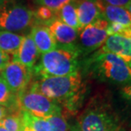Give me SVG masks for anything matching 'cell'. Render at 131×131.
<instances>
[{"label":"cell","instance_id":"9","mask_svg":"<svg viewBox=\"0 0 131 131\" xmlns=\"http://www.w3.org/2000/svg\"><path fill=\"white\" fill-rule=\"evenodd\" d=\"M47 26L53 36L57 47L78 49L76 46L78 35H79L78 30L69 26L58 18L50 22Z\"/></svg>","mask_w":131,"mask_h":131},{"label":"cell","instance_id":"7","mask_svg":"<svg viewBox=\"0 0 131 131\" xmlns=\"http://www.w3.org/2000/svg\"><path fill=\"white\" fill-rule=\"evenodd\" d=\"M108 26L109 22L103 18H100L79 30L76 46L80 55L87 56L101 48L108 37Z\"/></svg>","mask_w":131,"mask_h":131},{"label":"cell","instance_id":"14","mask_svg":"<svg viewBox=\"0 0 131 131\" xmlns=\"http://www.w3.org/2000/svg\"><path fill=\"white\" fill-rule=\"evenodd\" d=\"M102 18L109 23L118 24L122 26L131 25V14L125 8L112 6L102 1Z\"/></svg>","mask_w":131,"mask_h":131},{"label":"cell","instance_id":"6","mask_svg":"<svg viewBox=\"0 0 131 131\" xmlns=\"http://www.w3.org/2000/svg\"><path fill=\"white\" fill-rule=\"evenodd\" d=\"M18 107L22 112L43 118L63 113V108L58 102L30 87L18 96Z\"/></svg>","mask_w":131,"mask_h":131},{"label":"cell","instance_id":"29","mask_svg":"<svg viewBox=\"0 0 131 131\" xmlns=\"http://www.w3.org/2000/svg\"><path fill=\"white\" fill-rule=\"evenodd\" d=\"M125 9H126L128 11H129V12L131 14V0H130V1H129V4H127V6L126 7H125Z\"/></svg>","mask_w":131,"mask_h":131},{"label":"cell","instance_id":"19","mask_svg":"<svg viewBox=\"0 0 131 131\" xmlns=\"http://www.w3.org/2000/svg\"><path fill=\"white\" fill-rule=\"evenodd\" d=\"M57 18V13L45 6H39L34 10L35 24L47 26L50 22Z\"/></svg>","mask_w":131,"mask_h":131},{"label":"cell","instance_id":"26","mask_svg":"<svg viewBox=\"0 0 131 131\" xmlns=\"http://www.w3.org/2000/svg\"><path fill=\"white\" fill-rule=\"evenodd\" d=\"M9 113H11L9 109H8L7 107L0 106V121H1L3 118H4L7 115H9Z\"/></svg>","mask_w":131,"mask_h":131},{"label":"cell","instance_id":"20","mask_svg":"<svg viewBox=\"0 0 131 131\" xmlns=\"http://www.w3.org/2000/svg\"><path fill=\"white\" fill-rule=\"evenodd\" d=\"M22 113L29 122L32 131H50V124L47 118H38L26 112H22Z\"/></svg>","mask_w":131,"mask_h":131},{"label":"cell","instance_id":"16","mask_svg":"<svg viewBox=\"0 0 131 131\" xmlns=\"http://www.w3.org/2000/svg\"><path fill=\"white\" fill-rule=\"evenodd\" d=\"M57 18L69 26L80 30V25L77 15V1L68 3L57 12Z\"/></svg>","mask_w":131,"mask_h":131},{"label":"cell","instance_id":"28","mask_svg":"<svg viewBox=\"0 0 131 131\" xmlns=\"http://www.w3.org/2000/svg\"><path fill=\"white\" fill-rule=\"evenodd\" d=\"M68 131H80V129L78 124H75L73 126H69Z\"/></svg>","mask_w":131,"mask_h":131},{"label":"cell","instance_id":"32","mask_svg":"<svg viewBox=\"0 0 131 131\" xmlns=\"http://www.w3.org/2000/svg\"><path fill=\"white\" fill-rule=\"evenodd\" d=\"M2 77V75H1V70H0V78Z\"/></svg>","mask_w":131,"mask_h":131},{"label":"cell","instance_id":"27","mask_svg":"<svg viewBox=\"0 0 131 131\" xmlns=\"http://www.w3.org/2000/svg\"><path fill=\"white\" fill-rule=\"evenodd\" d=\"M22 117H23V125H22L21 131H32L31 127H30L29 122L27 121L26 118L23 116V113H22Z\"/></svg>","mask_w":131,"mask_h":131},{"label":"cell","instance_id":"31","mask_svg":"<svg viewBox=\"0 0 131 131\" xmlns=\"http://www.w3.org/2000/svg\"><path fill=\"white\" fill-rule=\"evenodd\" d=\"M6 1H8V0H0V8H1L2 5L4 4Z\"/></svg>","mask_w":131,"mask_h":131},{"label":"cell","instance_id":"18","mask_svg":"<svg viewBox=\"0 0 131 131\" xmlns=\"http://www.w3.org/2000/svg\"><path fill=\"white\" fill-rule=\"evenodd\" d=\"M0 124L8 131H21L23 125L22 111L17 110L9 113L0 121Z\"/></svg>","mask_w":131,"mask_h":131},{"label":"cell","instance_id":"30","mask_svg":"<svg viewBox=\"0 0 131 131\" xmlns=\"http://www.w3.org/2000/svg\"><path fill=\"white\" fill-rule=\"evenodd\" d=\"M0 131H8L4 127H3L1 124H0Z\"/></svg>","mask_w":131,"mask_h":131},{"label":"cell","instance_id":"3","mask_svg":"<svg viewBox=\"0 0 131 131\" xmlns=\"http://www.w3.org/2000/svg\"><path fill=\"white\" fill-rule=\"evenodd\" d=\"M80 52L77 48L56 47L41 54V61L33 69L38 79L49 77H62L80 71L79 58Z\"/></svg>","mask_w":131,"mask_h":131},{"label":"cell","instance_id":"13","mask_svg":"<svg viewBox=\"0 0 131 131\" xmlns=\"http://www.w3.org/2000/svg\"><path fill=\"white\" fill-rule=\"evenodd\" d=\"M30 35L41 54L48 52L57 47L53 36L47 26L35 24L31 27Z\"/></svg>","mask_w":131,"mask_h":131},{"label":"cell","instance_id":"8","mask_svg":"<svg viewBox=\"0 0 131 131\" xmlns=\"http://www.w3.org/2000/svg\"><path fill=\"white\" fill-rule=\"evenodd\" d=\"M1 75L11 92L19 96L31 83L33 70L17 61L11 60L1 70Z\"/></svg>","mask_w":131,"mask_h":131},{"label":"cell","instance_id":"10","mask_svg":"<svg viewBox=\"0 0 131 131\" xmlns=\"http://www.w3.org/2000/svg\"><path fill=\"white\" fill-rule=\"evenodd\" d=\"M100 50L117 55L131 67V37L109 36Z\"/></svg>","mask_w":131,"mask_h":131},{"label":"cell","instance_id":"4","mask_svg":"<svg viewBox=\"0 0 131 131\" xmlns=\"http://www.w3.org/2000/svg\"><path fill=\"white\" fill-rule=\"evenodd\" d=\"M34 25V10L16 0H8L0 8V30L17 33Z\"/></svg>","mask_w":131,"mask_h":131},{"label":"cell","instance_id":"11","mask_svg":"<svg viewBox=\"0 0 131 131\" xmlns=\"http://www.w3.org/2000/svg\"><path fill=\"white\" fill-rule=\"evenodd\" d=\"M80 30L102 18V0H76Z\"/></svg>","mask_w":131,"mask_h":131},{"label":"cell","instance_id":"22","mask_svg":"<svg viewBox=\"0 0 131 131\" xmlns=\"http://www.w3.org/2000/svg\"><path fill=\"white\" fill-rule=\"evenodd\" d=\"M73 0H35V3L40 6H45L57 13L63 5Z\"/></svg>","mask_w":131,"mask_h":131},{"label":"cell","instance_id":"17","mask_svg":"<svg viewBox=\"0 0 131 131\" xmlns=\"http://www.w3.org/2000/svg\"><path fill=\"white\" fill-rule=\"evenodd\" d=\"M0 106L7 107L11 113L19 110L18 96L11 92L10 89L2 77L0 78Z\"/></svg>","mask_w":131,"mask_h":131},{"label":"cell","instance_id":"15","mask_svg":"<svg viewBox=\"0 0 131 131\" xmlns=\"http://www.w3.org/2000/svg\"><path fill=\"white\" fill-rule=\"evenodd\" d=\"M24 36L7 30H0V49L3 52L14 57L17 53Z\"/></svg>","mask_w":131,"mask_h":131},{"label":"cell","instance_id":"23","mask_svg":"<svg viewBox=\"0 0 131 131\" xmlns=\"http://www.w3.org/2000/svg\"><path fill=\"white\" fill-rule=\"evenodd\" d=\"M120 95L122 98L131 106V84L122 86V88L120 89Z\"/></svg>","mask_w":131,"mask_h":131},{"label":"cell","instance_id":"21","mask_svg":"<svg viewBox=\"0 0 131 131\" xmlns=\"http://www.w3.org/2000/svg\"><path fill=\"white\" fill-rule=\"evenodd\" d=\"M50 124V131H68L69 125L63 113L47 118Z\"/></svg>","mask_w":131,"mask_h":131},{"label":"cell","instance_id":"2","mask_svg":"<svg viewBox=\"0 0 131 131\" xmlns=\"http://www.w3.org/2000/svg\"><path fill=\"white\" fill-rule=\"evenodd\" d=\"M85 70L100 80L112 84H131V67L111 52L97 50L85 61Z\"/></svg>","mask_w":131,"mask_h":131},{"label":"cell","instance_id":"1","mask_svg":"<svg viewBox=\"0 0 131 131\" xmlns=\"http://www.w3.org/2000/svg\"><path fill=\"white\" fill-rule=\"evenodd\" d=\"M29 87L53 100L69 112H74L80 105L85 91L80 71L67 76L37 79Z\"/></svg>","mask_w":131,"mask_h":131},{"label":"cell","instance_id":"25","mask_svg":"<svg viewBox=\"0 0 131 131\" xmlns=\"http://www.w3.org/2000/svg\"><path fill=\"white\" fill-rule=\"evenodd\" d=\"M10 61H11V57L9 55L5 53V52H4L0 49V70H2Z\"/></svg>","mask_w":131,"mask_h":131},{"label":"cell","instance_id":"5","mask_svg":"<svg viewBox=\"0 0 131 131\" xmlns=\"http://www.w3.org/2000/svg\"><path fill=\"white\" fill-rule=\"evenodd\" d=\"M80 131H123L118 119L107 106L92 104L80 115Z\"/></svg>","mask_w":131,"mask_h":131},{"label":"cell","instance_id":"12","mask_svg":"<svg viewBox=\"0 0 131 131\" xmlns=\"http://www.w3.org/2000/svg\"><path fill=\"white\" fill-rule=\"evenodd\" d=\"M39 57H40V52L29 34L24 37L17 53L13 57V60L17 61L33 70Z\"/></svg>","mask_w":131,"mask_h":131},{"label":"cell","instance_id":"24","mask_svg":"<svg viewBox=\"0 0 131 131\" xmlns=\"http://www.w3.org/2000/svg\"><path fill=\"white\" fill-rule=\"evenodd\" d=\"M102 1L104 4L112 5V6L125 8L127 6V4L129 3L130 0H102Z\"/></svg>","mask_w":131,"mask_h":131}]
</instances>
